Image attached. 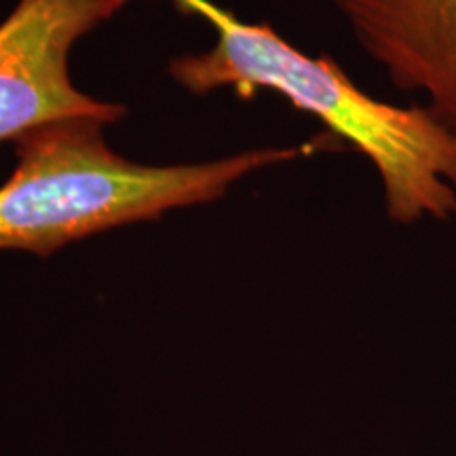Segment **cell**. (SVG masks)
<instances>
[{
	"mask_svg": "<svg viewBox=\"0 0 456 456\" xmlns=\"http://www.w3.org/2000/svg\"><path fill=\"white\" fill-rule=\"evenodd\" d=\"M389 81L456 131V0H334Z\"/></svg>",
	"mask_w": 456,
	"mask_h": 456,
	"instance_id": "obj_4",
	"label": "cell"
},
{
	"mask_svg": "<svg viewBox=\"0 0 456 456\" xmlns=\"http://www.w3.org/2000/svg\"><path fill=\"white\" fill-rule=\"evenodd\" d=\"M129 0H20L0 21V142L70 117L114 123L125 108L70 81L72 45Z\"/></svg>",
	"mask_w": 456,
	"mask_h": 456,
	"instance_id": "obj_3",
	"label": "cell"
},
{
	"mask_svg": "<svg viewBox=\"0 0 456 456\" xmlns=\"http://www.w3.org/2000/svg\"><path fill=\"white\" fill-rule=\"evenodd\" d=\"M174 3L218 34L214 49L171 61L175 83L195 95L220 87L241 98L275 91L372 163L391 222L410 226L456 216V131L425 106L376 100L334 60L296 49L269 24H248L209 0Z\"/></svg>",
	"mask_w": 456,
	"mask_h": 456,
	"instance_id": "obj_1",
	"label": "cell"
},
{
	"mask_svg": "<svg viewBox=\"0 0 456 456\" xmlns=\"http://www.w3.org/2000/svg\"><path fill=\"white\" fill-rule=\"evenodd\" d=\"M106 123L70 117L15 140L17 167L0 186V252L49 256L77 239L209 203L269 165L311 148H258L208 163L140 165L104 140Z\"/></svg>",
	"mask_w": 456,
	"mask_h": 456,
	"instance_id": "obj_2",
	"label": "cell"
}]
</instances>
